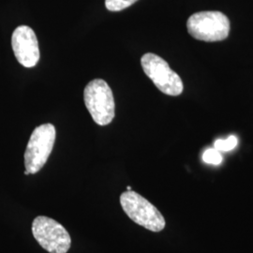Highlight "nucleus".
I'll return each mask as SVG.
<instances>
[{
  "label": "nucleus",
  "instance_id": "nucleus-11",
  "mask_svg": "<svg viewBox=\"0 0 253 253\" xmlns=\"http://www.w3.org/2000/svg\"><path fill=\"white\" fill-rule=\"evenodd\" d=\"M126 190H131V187H130V186H127V187H126Z\"/></svg>",
  "mask_w": 253,
  "mask_h": 253
},
{
  "label": "nucleus",
  "instance_id": "nucleus-2",
  "mask_svg": "<svg viewBox=\"0 0 253 253\" xmlns=\"http://www.w3.org/2000/svg\"><path fill=\"white\" fill-rule=\"evenodd\" d=\"M84 100L93 120L100 126H106L115 118L116 103L113 91L102 79H94L84 91Z\"/></svg>",
  "mask_w": 253,
  "mask_h": 253
},
{
  "label": "nucleus",
  "instance_id": "nucleus-8",
  "mask_svg": "<svg viewBox=\"0 0 253 253\" xmlns=\"http://www.w3.org/2000/svg\"><path fill=\"white\" fill-rule=\"evenodd\" d=\"M138 0H105V7L110 11H120L133 5Z\"/></svg>",
  "mask_w": 253,
  "mask_h": 253
},
{
  "label": "nucleus",
  "instance_id": "nucleus-9",
  "mask_svg": "<svg viewBox=\"0 0 253 253\" xmlns=\"http://www.w3.org/2000/svg\"><path fill=\"white\" fill-rule=\"evenodd\" d=\"M203 161L208 164L218 165L222 163L223 158L220 151H218L216 148H209L203 154Z\"/></svg>",
  "mask_w": 253,
  "mask_h": 253
},
{
  "label": "nucleus",
  "instance_id": "nucleus-1",
  "mask_svg": "<svg viewBox=\"0 0 253 253\" xmlns=\"http://www.w3.org/2000/svg\"><path fill=\"white\" fill-rule=\"evenodd\" d=\"M120 205L127 217L148 231L159 233L165 228V218L159 209L135 191L121 193Z\"/></svg>",
  "mask_w": 253,
  "mask_h": 253
},
{
  "label": "nucleus",
  "instance_id": "nucleus-6",
  "mask_svg": "<svg viewBox=\"0 0 253 253\" xmlns=\"http://www.w3.org/2000/svg\"><path fill=\"white\" fill-rule=\"evenodd\" d=\"M32 234L37 242L49 253H67L72 245L68 231L51 217H37L32 222Z\"/></svg>",
  "mask_w": 253,
  "mask_h": 253
},
{
  "label": "nucleus",
  "instance_id": "nucleus-4",
  "mask_svg": "<svg viewBox=\"0 0 253 253\" xmlns=\"http://www.w3.org/2000/svg\"><path fill=\"white\" fill-rule=\"evenodd\" d=\"M56 131L53 124L37 126L29 138L25 152V167L29 174L42 170L47 163L55 142Z\"/></svg>",
  "mask_w": 253,
  "mask_h": 253
},
{
  "label": "nucleus",
  "instance_id": "nucleus-3",
  "mask_svg": "<svg viewBox=\"0 0 253 253\" xmlns=\"http://www.w3.org/2000/svg\"><path fill=\"white\" fill-rule=\"evenodd\" d=\"M187 28L191 37L203 42H219L230 33V21L220 11H200L190 16Z\"/></svg>",
  "mask_w": 253,
  "mask_h": 253
},
{
  "label": "nucleus",
  "instance_id": "nucleus-10",
  "mask_svg": "<svg viewBox=\"0 0 253 253\" xmlns=\"http://www.w3.org/2000/svg\"><path fill=\"white\" fill-rule=\"evenodd\" d=\"M238 144V140L235 135L230 136L225 140L219 139L215 142V148L218 151H231Z\"/></svg>",
  "mask_w": 253,
  "mask_h": 253
},
{
  "label": "nucleus",
  "instance_id": "nucleus-5",
  "mask_svg": "<svg viewBox=\"0 0 253 253\" xmlns=\"http://www.w3.org/2000/svg\"><path fill=\"white\" fill-rule=\"evenodd\" d=\"M141 65L145 74L163 94L179 96L183 92V82L163 58L157 54L147 53L141 58Z\"/></svg>",
  "mask_w": 253,
  "mask_h": 253
},
{
  "label": "nucleus",
  "instance_id": "nucleus-7",
  "mask_svg": "<svg viewBox=\"0 0 253 253\" xmlns=\"http://www.w3.org/2000/svg\"><path fill=\"white\" fill-rule=\"evenodd\" d=\"M11 46L19 63L26 68L35 67L40 60V48L36 34L31 27H16L11 37Z\"/></svg>",
  "mask_w": 253,
  "mask_h": 253
}]
</instances>
